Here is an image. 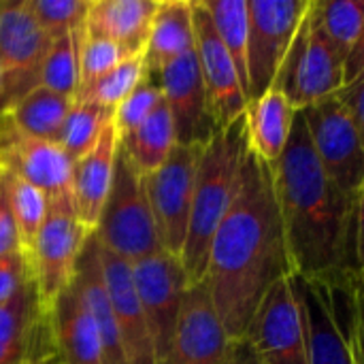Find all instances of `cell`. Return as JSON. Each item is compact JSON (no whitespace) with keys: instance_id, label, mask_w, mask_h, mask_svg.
Segmentation results:
<instances>
[{"instance_id":"obj_1","label":"cell","mask_w":364,"mask_h":364,"mask_svg":"<svg viewBox=\"0 0 364 364\" xmlns=\"http://www.w3.org/2000/svg\"><path fill=\"white\" fill-rule=\"evenodd\" d=\"M288 277L292 267L273 171L247 149L235 198L211 237L205 269L213 307L235 343L243 339L264 294Z\"/></svg>"},{"instance_id":"obj_2","label":"cell","mask_w":364,"mask_h":364,"mask_svg":"<svg viewBox=\"0 0 364 364\" xmlns=\"http://www.w3.org/2000/svg\"><path fill=\"white\" fill-rule=\"evenodd\" d=\"M271 171L292 277L316 284L363 277V196H348L324 173L301 111Z\"/></svg>"},{"instance_id":"obj_3","label":"cell","mask_w":364,"mask_h":364,"mask_svg":"<svg viewBox=\"0 0 364 364\" xmlns=\"http://www.w3.org/2000/svg\"><path fill=\"white\" fill-rule=\"evenodd\" d=\"M245 154L247 134L243 115L228 126L215 128L211 139L200 147L192 213L179 256L190 286L205 279L211 237L235 198Z\"/></svg>"},{"instance_id":"obj_4","label":"cell","mask_w":364,"mask_h":364,"mask_svg":"<svg viewBox=\"0 0 364 364\" xmlns=\"http://www.w3.org/2000/svg\"><path fill=\"white\" fill-rule=\"evenodd\" d=\"M94 239L100 247L130 264L162 250L143 177L132 168L122 149L117 151L113 183Z\"/></svg>"},{"instance_id":"obj_5","label":"cell","mask_w":364,"mask_h":364,"mask_svg":"<svg viewBox=\"0 0 364 364\" xmlns=\"http://www.w3.org/2000/svg\"><path fill=\"white\" fill-rule=\"evenodd\" d=\"M309 0H247V102L275 87Z\"/></svg>"},{"instance_id":"obj_6","label":"cell","mask_w":364,"mask_h":364,"mask_svg":"<svg viewBox=\"0 0 364 364\" xmlns=\"http://www.w3.org/2000/svg\"><path fill=\"white\" fill-rule=\"evenodd\" d=\"M341 85L343 62L318 23L316 0H309L307 13L290 43L275 87L284 92L296 111H301L335 94Z\"/></svg>"},{"instance_id":"obj_7","label":"cell","mask_w":364,"mask_h":364,"mask_svg":"<svg viewBox=\"0 0 364 364\" xmlns=\"http://www.w3.org/2000/svg\"><path fill=\"white\" fill-rule=\"evenodd\" d=\"M314 154L333 179V183L348 196H363L364 149L363 130L354 124L335 94L301 109Z\"/></svg>"},{"instance_id":"obj_8","label":"cell","mask_w":364,"mask_h":364,"mask_svg":"<svg viewBox=\"0 0 364 364\" xmlns=\"http://www.w3.org/2000/svg\"><path fill=\"white\" fill-rule=\"evenodd\" d=\"M73 168L75 162L58 143L32 136L0 115V171L38 188L49 207L75 211Z\"/></svg>"},{"instance_id":"obj_9","label":"cell","mask_w":364,"mask_h":364,"mask_svg":"<svg viewBox=\"0 0 364 364\" xmlns=\"http://www.w3.org/2000/svg\"><path fill=\"white\" fill-rule=\"evenodd\" d=\"M241 341L258 364H307L303 309L294 277L277 282L264 294Z\"/></svg>"},{"instance_id":"obj_10","label":"cell","mask_w":364,"mask_h":364,"mask_svg":"<svg viewBox=\"0 0 364 364\" xmlns=\"http://www.w3.org/2000/svg\"><path fill=\"white\" fill-rule=\"evenodd\" d=\"M198 156V145H175L166 162L143 177L160 245L173 256H181L183 250L192 213Z\"/></svg>"},{"instance_id":"obj_11","label":"cell","mask_w":364,"mask_h":364,"mask_svg":"<svg viewBox=\"0 0 364 364\" xmlns=\"http://www.w3.org/2000/svg\"><path fill=\"white\" fill-rule=\"evenodd\" d=\"M51 38L34 19L28 0H0V70L4 111L41 85V64Z\"/></svg>"},{"instance_id":"obj_12","label":"cell","mask_w":364,"mask_h":364,"mask_svg":"<svg viewBox=\"0 0 364 364\" xmlns=\"http://www.w3.org/2000/svg\"><path fill=\"white\" fill-rule=\"evenodd\" d=\"M130 271L158 364L173 337L183 305V296L190 284L181 258L164 250L132 262Z\"/></svg>"},{"instance_id":"obj_13","label":"cell","mask_w":364,"mask_h":364,"mask_svg":"<svg viewBox=\"0 0 364 364\" xmlns=\"http://www.w3.org/2000/svg\"><path fill=\"white\" fill-rule=\"evenodd\" d=\"M90 239L92 232L79 222L75 211L49 207L45 224L26 258L36 292L47 307L75 279L77 262Z\"/></svg>"},{"instance_id":"obj_14","label":"cell","mask_w":364,"mask_h":364,"mask_svg":"<svg viewBox=\"0 0 364 364\" xmlns=\"http://www.w3.org/2000/svg\"><path fill=\"white\" fill-rule=\"evenodd\" d=\"M237 343L228 337L205 279L188 286L183 305L158 364H230Z\"/></svg>"},{"instance_id":"obj_15","label":"cell","mask_w":364,"mask_h":364,"mask_svg":"<svg viewBox=\"0 0 364 364\" xmlns=\"http://www.w3.org/2000/svg\"><path fill=\"white\" fill-rule=\"evenodd\" d=\"M154 77L162 90V100L171 113L177 145L203 147L218 126L200 77L196 49L168 62Z\"/></svg>"},{"instance_id":"obj_16","label":"cell","mask_w":364,"mask_h":364,"mask_svg":"<svg viewBox=\"0 0 364 364\" xmlns=\"http://www.w3.org/2000/svg\"><path fill=\"white\" fill-rule=\"evenodd\" d=\"M192 2V23H194V49L200 68V77L209 96L211 113L215 126H228L245 111V92L237 73L232 58L222 45L211 17L203 0Z\"/></svg>"},{"instance_id":"obj_17","label":"cell","mask_w":364,"mask_h":364,"mask_svg":"<svg viewBox=\"0 0 364 364\" xmlns=\"http://www.w3.org/2000/svg\"><path fill=\"white\" fill-rule=\"evenodd\" d=\"M53 358L49 307L32 282L15 301L0 305V364H47Z\"/></svg>"},{"instance_id":"obj_18","label":"cell","mask_w":364,"mask_h":364,"mask_svg":"<svg viewBox=\"0 0 364 364\" xmlns=\"http://www.w3.org/2000/svg\"><path fill=\"white\" fill-rule=\"evenodd\" d=\"M98 260H100L105 290H107L113 318L119 331L126 364H156L149 328H147V322H145V316H143V309H141V303L132 284L130 262L113 256L100 245H98Z\"/></svg>"},{"instance_id":"obj_19","label":"cell","mask_w":364,"mask_h":364,"mask_svg":"<svg viewBox=\"0 0 364 364\" xmlns=\"http://www.w3.org/2000/svg\"><path fill=\"white\" fill-rule=\"evenodd\" d=\"M49 320L58 363L102 364L98 328L87 309L77 277L49 305Z\"/></svg>"},{"instance_id":"obj_20","label":"cell","mask_w":364,"mask_h":364,"mask_svg":"<svg viewBox=\"0 0 364 364\" xmlns=\"http://www.w3.org/2000/svg\"><path fill=\"white\" fill-rule=\"evenodd\" d=\"M119 151V134L109 122L90 154L75 162L73 168V203L79 222L94 235L105 200L109 196L113 175H115V160Z\"/></svg>"},{"instance_id":"obj_21","label":"cell","mask_w":364,"mask_h":364,"mask_svg":"<svg viewBox=\"0 0 364 364\" xmlns=\"http://www.w3.org/2000/svg\"><path fill=\"white\" fill-rule=\"evenodd\" d=\"M158 4L160 0H90L83 30L119 45L128 55L139 53L145 49Z\"/></svg>"},{"instance_id":"obj_22","label":"cell","mask_w":364,"mask_h":364,"mask_svg":"<svg viewBox=\"0 0 364 364\" xmlns=\"http://www.w3.org/2000/svg\"><path fill=\"white\" fill-rule=\"evenodd\" d=\"M294 115L296 109L277 87L247 102L243 111L247 149L260 162L273 166L288 145Z\"/></svg>"},{"instance_id":"obj_23","label":"cell","mask_w":364,"mask_h":364,"mask_svg":"<svg viewBox=\"0 0 364 364\" xmlns=\"http://www.w3.org/2000/svg\"><path fill=\"white\" fill-rule=\"evenodd\" d=\"M294 282L303 309L307 364H363L354 358L343 335L339 333L322 286L299 277H294Z\"/></svg>"},{"instance_id":"obj_24","label":"cell","mask_w":364,"mask_h":364,"mask_svg":"<svg viewBox=\"0 0 364 364\" xmlns=\"http://www.w3.org/2000/svg\"><path fill=\"white\" fill-rule=\"evenodd\" d=\"M194 49V23L190 0H160L143 49L149 75Z\"/></svg>"},{"instance_id":"obj_25","label":"cell","mask_w":364,"mask_h":364,"mask_svg":"<svg viewBox=\"0 0 364 364\" xmlns=\"http://www.w3.org/2000/svg\"><path fill=\"white\" fill-rule=\"evenodd\" d=\"M77 282L83 292V299L87 303V309L96 322L100 348H102V364H126L119 331L113 318V309L105 290L100 260H98V245L92 235L85 250L81 252V258L77 262Z\"/></svg>"},{"instance_id":"obj_26","label":"cell","mask_w":364,"mask_h":364,"mask_svg":"<svg viewBox=\"0 0 364 364\" xmlns=\"http://www.w3.org/2000/svg\"><path fill=\"white\" fill-rule=\"evenodd\" d=\"M175 141L173 119L162 100V105L132 132L119 139V149L132 164V168L145 177L158 171L171 156Z\"/></svg>"},{"instance_id":"obj_27","label":"cell","mask_w":364,"mask_h":364,"mask_svg":"<svg viewBox=\"0 0 364 364\" xmlns=\"http://www.w3.org/2000/svg\"><path fill=\"white\" fill-rule=\"evenodd\" d=\"M73 98L60 96L43 85L34 87L17 102H13L2 115H6L19 130L58 143L60 130L68 115Z\"/></svg>"},{"instance_id":"obj_28","label":"cell","mask_w":364,"mask_h":364,"mask_svg":"<svg viewBox=\"0 0 364 364\" xmlns=\"http://www.w3.org/2000/svg\"><path fill=\"white\" fill-rule=\"evenodd\" d=\"M0 179L6 192V200L11 207V215L17 228V237H19V247L21 254L28 258L36 235L41 232L45 218L49 213V198L34 186H30L28 181L0 171Z\"/></svg>"},{"instance_id":"obj_29","label":"cell","mask_w":364,"mask_h":364,"mask_svg":"<svg viewBox=\"0 0 364 364\" xmlns=\"http://www.w3.org/2000/svg\"><path fill=\"white\" fill-rule=\"evenodd\" d=\"M316 15L341 62L364 43V2L360 0H316Z\"/></svg>"},{"instance_id":"obj_30","label":"cell","mask_w":364,"mask_h":364,"mask_svg":"<svg viewBox=\"0 0 364 364\" xmlns=\"http://www.w3.org/2000/svg\"><path fill=\"white\" fill-rule=\"evenodd\" d=\"M83 26L51 41L43 64H41V85L66 96L77 98L79 94V53L83 43Z\"/></svg>"},{"instance_id":"obj_31","label":"cell","mask_w":364,"mask_h":364,"mask_svg":"<svg viewBox=\"0 0 364 364\" xmlns=\"http://www.w3.org/2000/svg\"><path fill=\"white\" fill-rule=\"evenodd\" d=\"M111 117H113L111 109H102L98 105L83 102V100H73L64 126L60 130L58 145L66 151V156L73 162L81 160L85 154L94 149Z\"/></svg>"},{"instance_id":"obj_32","label":"cell","mask_w":364,"mask_h":364,"mask_svg":"<svg viewBox=\"0 0 364 364\" xmlns=\"http://www.w3.org/2000/svg\"><path fill=\"white\" fill-rule=\"evenodd\" d=\"M211 23L226 47L228 55L232 58L243 92L247 90L245 77V58H247V0H203ZM247 100V98H245Z\"/></svg>"},{"instance_id":"obj_33","label":"cell","mask_w":364,"mask_h":364,"mask_svg":"<svg viewBox=\"0 0 364 364\" xmlns=\"http://www.w3.org/2000/svg\"><path fill=\"white\" fill-rule=\"evenodd\" d=\"M149 73H147V66H145L143 51L130 53L115 68H111L107 75H102L92 85L81 90L75 100L92 102V105H98L102 109L113 111L136 85L143 83V79Z\"/></svg>"},{"instance_id":"obj_34","label":"cell","mask_w":364,"mask_h":364,"mask_svg":"<svg viewBox=\"0 0 364 364\" xmlns=\"http://www.w3.org/2000/svg\"><path fill=\"white\" fill-rule=\"evenodd\" d=\"M162 105V90L154 75H147L141 85H136L115 109H113V126L122 136L139 128L158 107Z\"/></svg>"},{"instance_id":"obj_35","label":"cell","mask_w":364,"mask_h":364,"mask_svg":"<svg viewBox=\"0 0 364 364\" xmlns=\"http://www.w3.org/2000/svg\"><path fill=\"white\" fill-rule=\"evenodd\" d=\"M87 4L90 0H28L34 19L51 41L81 28Z\"/></svg>"},{"instance_id":"obj_36","label":"cell","mask_w":364,"mask_h":364,"mask_svg":"<svg viewBox=\"0 0 364 364\" xmlns=\"http://www.w3.org/2000/svg\"><path fill=\"white\" fill-rule=\"evenodd\" d=\"M126 55L128 53L119 45L107 38L85 34L81 43V53H79V92L92 85L102 75H107L111 68H115Z\"/></svg>"},{"instance_id":"obj_37","label":"cell","mask_w":364,"mask_h":364,"mask_svg":"<svg viewBox=\"0 0 364 364\" xmlns=\"http://www.w3.org/2000/svg\"><path fill=\"white\" fill-rule=\"evenodd\" d=\"M32 282V271L23 254L0 258V305L15 301Z\"/></svg>"},{"instance_id":"obj_38","label":"cell","mask_w":364,"mask_h":364,"mask_svg":"<svg viewBox=\"0 0 364 364\" xmlns=\"http://www.w3.org/2000/svg\"><path fill=\"white\" fill-rule=\"evenodd\" d=\"M13 254H21V247H19L15 222L11 215V207L6 200V192L0 179V258L13 256Z\"/></svg>"},{"instance_id":"obj_39","label":"cell","mask_w":364,"mask_h":364,"mask_svg":"<svg viewBox=\"0 0 364 364\" xmlns=\"http://www.w3.org/2000/svg\"><path fill=\"white\" fill-rule=\"evenodd\" d=\"M363 90H364V75L356 77L350 83H343L335 96L339 98V102L343 105V109L350 113V117L354 119V124L363 130Z\"/></svg>"},{"instance_id":"obj_40","label":"cell","mask_w":364,"mask_h":364,"mask_svg":"<svg viewBox=\"0 0 364 364\" xmlns=\"http://www.w3.org/2000/svg\"><path fill=\"white\" fill-rule=\"evenodd\" d=\"M230 364H256L254 356H252V352L247 350V346H245L243 341H239V343H237V350H235V356H232Z\"/></svg>"},{"instance_id":"obj_41","label":"cell","mask_w":364,"mask_h":364,"mask_svg":"<svg viewBox=\"0 0 364 364\" xmlns=\"http://www.w3.org/2000/svg\"><path fill=\"white\" fill-rule=\"evenodd\" d=\"M4 113V100H2V70H0V115Z\"/></svg>"},{"instance_id":"obj_42","label":"cell","mask_w":364,"mask_h":364,"mask_svg":"<svg viewBox=\"0 0 364 364\" xmlns=\"http://www.w3.org/2000/svg\"><path fill=\"white\" fill-rule=\"evenodd\" d=\"M47 364H60V363H58V360H55V358H53V360H51V363H47Z\"/></svg>"},{"instance_id":"obj_43","label":"cell","mask_w":364,"mask_h":364,"mask_svg":"<svg viewBox=\"0 0 364 364\" xmlns=\"http://www.w3.org/2000/svg\"><path fill=\"white\" fill-rule=\"evenodd\" d=\"M256 364H258V363H256Z\"/></svg>"}]
</instances>
